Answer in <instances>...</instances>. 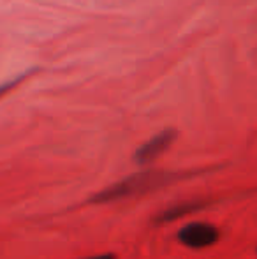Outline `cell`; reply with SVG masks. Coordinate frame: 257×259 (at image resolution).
I'll use <instances>...</instances> for the list:
<instances>
[{"instance_id":"obj_1","label":"cell","mask_w":257,"mask_h":259,"mask_svg":"<svg viewBox=\"0 0 257 259\" xmlns=\"http://www.w3.org/2000/svg\"><path fill=\"white\" fill-rule=\"evenodd\" d=\"M176 178L175 173H164V171H144L132 177H127L117 184L110 185L106 191H100L99 194L93 196L95 203H110L117 199H124L129 196H137L150 192L153 189H159L161 185H166Z\"/></svg>"},{"instance_id":"obj_6","label":"cell","mask_w":257,"mask_h":259,"mask_svg":"<svg viewBox=\"0 0 257 259\" xmlns=\"http://www.w3.org/2000/svg\"><path fill=\"white\" fill-rule=\"evenodd\" d=\"M85 259H117L115 254H100V256H93V257H85Z\"/></svg>"},{"instance_id":"obj_4","label":"cell","mask_w":257,"mask_h":259,"mask_svg":"<svg viewBox=\"0 0 257 259\" xmlns=\"http://www.w3.org/2000/svg\"><path fill=\"white\" fill-rule=\"evenodd\" d=\"M204 206V203H183V205L173 206L169 210H166L164 213H161V217H157V222H171L176 221V219L183 217V215L190 213L194 210H199V208Z\"/></svg>"},{"instance_id":"obj_3","label":"cell","mask_w":257,"mask_h":259,"mask_svg":"<svg viewBox=\"0 0 257 259\" xmlns=\"http://www.w3.org/2000/svg\"><path fill=\"white\" fill-rule=\"evenodd\" d=\"M175 140H176L175 129H166V131H162V133L155 134L151 140H148L146 143L137 148L136 155H134L136 157V162L141 164V166L153 162L157 157H161L173 143H175Z\"/></svg>"},{"instance_id":"obj_5","label":"cell","mask_w":257,"mask_h":259,"mask_svg":"<svg viewBox=\"0 0 257 259\" xmlns=\"http://www.w3.org/2000/svg\"><path fill=\"white\" fill-rule=\"evenodd\" d=\"M32 74H35V69H30V71H27V72H23V74L16 76V78L11 79V81L2 83V85H0V97L6 96V94H7V92H11L13 89H16V87L20 85V83L23 81V79H27L28 76H32Z\"/></svg>"},{"instance_id":"obj_2","label":"cell","mask_w":257,"mask_h":259,"mask_svg":"<svg viewBox=\"0 0 257 259\" xmlns=\"http://www.w3.org/2000/svg\"><path fill=\"white\" fill-rule=\"evenodd\" d=\"M219 229L206 222H192L180 229L178 240L190 249H204L219 242Z\"/></svg>"}]
</instances>
